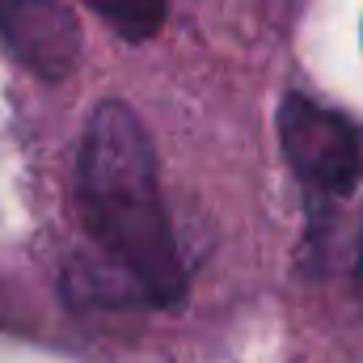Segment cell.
I'll return each mask as SVG.
<instances>
[{
    "mask_svg": "<svg viewBox=\"0 0 363 363\" xmlns=\"http://www.w3.org/2000/svg\"><path fill=\"white\" fill-rule=\"evenodd\" d=\"M77 199L97 267H81V296L93 304L169 308L186 291L178 237L157 186V157L140 118L106 101L97 106L77 152Z\"/></svg>",
    "mask_w": 363,
    "mask_h": 363,
    "instance_id": "obj_1",
    "label": "cell"
},
{
    "mask_svg": "<svg viewBox=\"0 0 363 363\" xmlns=\"http://www.w3.org/2000/svg\"><path fill=\"white\" fill-rule=\"evenodd\" d=\"M279 140L313 211H330L359 186L363 144L359 131L342 114L321 110L317 101L291 93L279 110Z\"/></svg>",
    "mask_w": 363,
    "mask_h": 363,
    "instance_id": "obj_2",
    "label": "cell"
},
{
    "mask_svg": "<svg viewBox=\"0 0 363 363\" xmlns=\"http://www.w3.org/2000/svg\"><path fill=\"white\" fill-rule=\"evenodd\" d=\"M0 34L43 77H64L77 64V26L64 0H0Z\"/></svg>",
    "mask_w": 363,
    "mask_h": 363,
    "instance_id": "obj_3",
    "label": "cell"
},
{
    "mask_svg": "<svg viewBox=\"0 0 363 363\" xmlns=\"http://www.w3.org/2000/svg\"><path fill=\"white\" fill-rule=\"evenodd\" d=\"M85 4L127 43L152 38L165 21V0H85Z\"/></svg>",
    "mask_w": 363,
    "mask_h": 363,
    "instance_id": "obj_4",
    "label": "cell"
},
{
    "mask_svg": "<svg viewBox=\"0 0 363 363\" xmlns=\"http://www.w3.org/2000/svg\"><path fill=\"white\" fill-rule=\"evenodd\" d=\"M355 283H359V300H363V241H359V262H355Z\"/></svg>",
    "mask_w": 363,
    "mask_h": 363,
    "instance_id": "obj_5",
    "label": "cell"
}]
</instances>
